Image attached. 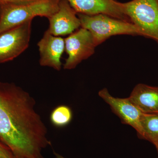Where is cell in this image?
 Instances as JSON below:
<instances>
[{
  "instance_id": "obj_1",
  "label": "cell",
  "mask_w": 158,
  "mask_h": 158,
  "mask_svg": "<svg viewBox=\"0 0 158 158\" xmlns=\"http://www.w3.org/2000/svg\"><path fill=\"white\" fill-rule=\"evenodd\" d=\"M35 106L22 88L0 81V142L15 158H44L43 150L51 144Z\"/></svg>"
},
{
  "instance_id": "obj_2",
  "label": "cell",
  "mask_w": 158,
  "mask_h": 158,
  "mask_svg": "<svg viewBox=\"0 0 158 158\" xmlns=\"http://www.w3.org/2000/svg\"><path fill=\"white\" fill-rule=\"evenodd\" d=\"M60 0H30L0 4V34L37 16L50 17L58 10Z\"/></svg>"
},
{
  "instance_id": "obj_3",
  "label": "cell",
  "mask_w": 158,
  "mask_h": 158,
  "mask_svg": "<svg viewBox=\"0 0 158 158\" xmlns=\"http://www.w3.org/2000/svg\"><path fill=\"white\" fill-rule=\"evenodd\" d=\"M77 15L81 21V27L90 32L96 47L115 35L142 36L139 29L129 22L104 14L89 15L77 14Z\"/></svg>"
},
{
  "instance_id": "obj_4",
  "label": "cell",
  "mask_w": 158,
  "mask_h": 158,
  "mask_svg": "<svg viewBox=\"0 0 158 158\" xmlns=\"http://www.w3.org/2000/svg\"><path fill=\"white\" fill-rule=\"evenodd\" d=\"M122 9L142 36L158 42V0H132L121 3Z\"/></svg>"
},
{
  "instance_id": "obj_5",
  "label": "cell",
  "mask_w": 158,
  "mask_h": 158,
  "mask_svg": "<svg viewBox=\"0 0 158 158\" xmlns=\"http://www.w3.org/2000/svg\"><path fill=\"white\" fill-rule=\"evenodd\" d=\"M32 21L27 22L0 34V63L13 60L28 48Z\"/></svg>"
},
{
  "instance_id": "obj_6",
  "label": "cell",
  "mask_w": 158,
  "mask_h": 158,
  "mask_svg": "<svg viewBox=\"0 0 158 158\" xmlns=\"http://www.w3.org/2000/svg\"><path fill=\"white\" fill-rule=\"evenodd\" d=\"M64 40L65 51L68 55L63 65L65 69L75 68L95 52L96 45L92 35L87 29L81 27Z\"/></svg>"
},
{
  "instance_id": "obj_7",
  "label": "cell",
  "mask_w": 158,
  "mask_h": 158,
  "mask_svg": "<svg viewBox=\"0 0 158 158\" xmlns=\"http://www.w3.org/2000/svg\"><path fill=\"white\" fill-rule=\"evenodd\" d=\"M98 95L110 106L112 111L120 118L123 123L131 126L135 130L138 136L144 139L145 136L141 124L143 113L127 98L114 97L107 89L100 90Z\"/></svg>"
},
{
  "instance_id": "obj_8",
  "label": "cell",
  "mask_w": 158,
  "mask_h": 158,
  "mask_svg": "<svg viewBox=\"0 0 158 158\" xmlns=\"http://www.w3.org/2000/svg\"><path fill=\"white\" fill-rule=\"evenodd\" d=\"M48 19V31L57 37L70 35L81 27L77 13L66 0H60L58 10Z\"/></svg>"
},
{
  "instance_id": "obj_9",
  "label": "cell",
  "mask_w": 158,
  "mask_h": 158,
  "mask_svg": "<svg viewBox=\"0 0 158 158\" xmlns=\"http://www.w3.org/2000/svg\"><path fill=\"white\" fill-rule=\"evenodd\" d=\"M77 14L86 15L104 14L129 22L122 9L121 3L116 0H66Z\"/></svg>"
},
{
  "instance_id": "obj_10",
  "label": "cell",
  "mask_w": 158,
  "mask_h": 158,
  "mask_svg": "<svg viewBox=\"0 0 158 158\" xmlns=\"http://www.w3.org/2000/svg\"><path fill=\"white\" fill-rule=\"evenodd\" d=\"M37 46L40 56V65L57 71L61 70V56L65 50V40L54 36L47 30L37 43Z\"/></svg>"
},
{
  "instance_id": "obj_11",
  "label": "cell",
  "mask_w": 158,
  "mask_h": 158,
  "mask_svg": "<svg viewBox=\"0 0 158 158\" xmlns=\"http://www.w3.org/2000/svg\"><path fill=\"white\" fill-rule=\"evenodd\" d=\"M128 98L142 113H158V87L138 84Z\"/></svg>"
},
{
  "instance_id": "obj_12",
  "label": "cell",
  "mask_w": 158,
  "mask_h": 158,
  "mask_svg": "<svg viewBox=\"0 0 158 158\" xmlns=\"http://www.w3.org/2000/svg\"><path fill=\"white\" fill-rule=\"evenodd\" d=\"M141 124L144 134L145 140L152 142L158 138V113H143Z\"/></svg>"
},
{
  "instance_id": "obj_13",
  "label": "cell",
  "mask_w": 158,
  "mask_h": 158,
  "mask_svg": "<svg viewBox=\"0 0 158 158\" xmlns=\"http://www.w3.org/2000/svg\"><path fill=\"white\" fill-rule=\"evenodd\" d=\"M72 116L70 108L67 106L61 105L53 110L51 114V121L55 126L63 127L70 122Z\"/></svg>"
},
{
  "instance_id": "obj_14",
  "label": "cell",
  "mask_w": 158,
  "mask_h": 158,
  "mask_svg": "<svg viewBox=\"0 0 158 158\" xmlns=\"http://www.w3.org/2000/svg\"><path fill=\"white\" fill-rule=\"evenodd\" d=\"M0 158H15L6 146L0 142Z\"/></svg>"
},
{
  "instance_id": "obj_15",
  "label": "cell",
  "mask_w": 158,
  "mask_h": 158,
  "mask_svg": "<svg viewBox=\"0 0 158 158\" xmlns=\"http://www.w3.org/2000/svg\"><path fill=\"white\" fill-rule=\"evenodd\" d=\"M30 0H0V4L23 2Z\"/></svg>"
},
{
  "instance_id": "obj_16",
  "label": "cell",
  "mask_w": 158,
  "mask_h": 158,
  "mask_svg": "<svg viewBox=\"0 0 158 158\" xmlns=\"http://www.w3.org/2000/svg\"><path fill=\"white\" fill-rule=\"evenodd\" d=\"M152 143L156 146L158 152V138L153 141Z\"/></svg>"
},
{
  "instance_id": "obj_17",
  "label": "cell",
  "mask_w": 158,
  "mask_h": 158,
  "mask_svg": "<svg viewBox=\"0 0 158 158\" xmlns=\"http://www.w3.org/2000/svg\"><path fill=\"white\" fill-rule=\"evenodd\" d=\"M54 155H55V158H66L56 152H54Z\"/></svg>"
},
{
  "instance_id": "obj_18",
  "label": "cell",
  "mask_w": 158,
  "mask_h": 158,
  "mask_svg": "<svg viewBox=\"0 0 158 158\" xmlns=\"http://www.w3.org/2000/svg\"></svg>"
}]
</instances>
